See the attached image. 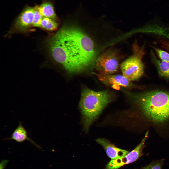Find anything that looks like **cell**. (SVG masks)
Here are the masks:
<instances>
[{"label": "cell", "mask_w": 169, "mask_h": 169, "mask_svg": "<svg viewBox=\"0 0 169 169\" xmlns=\"http://www.w3.org/2000/svg\"><path fill=\"white\" fill-rule=\"evenodd\" d=\"M150 55L160 76L169 79V63L158 60L152 50H151Z\"/></svg>", "instance_id": "cell-11"}, {"label": "cell", "mask_w": 169, "mask_h": 169, "mask_svg": "<svg viewBox=\"0 0 169 169\" xmlns=\"http://www.w3.org/2000/svg\"><path fill=\"white\" fill-rule=\"evenodd\" d=\"M34 8L27 6L23 10L16 20L13 29L17 32L26 31L32 26Z\"/></svg>", "instance_id": "cell-8"}, {"label": "cell", "mask_w": 169, "mask_h": 169, "mask_svg": "<svg viewBox=\"0 0 169 169\" xmlns=\"http://www.w3.org/2000/svg\"><path fill=\"white\" fill-rule=\"evenodd\" d=\"M164 159L154 161L146 166L140 169H162Z\"/></svg>", "instance_id": "cell-15"}, {"label": "cell", "mask_w": 169, "mask_h": 169, "mask_svg": "<svg viewBox=\"0 0 169 169\" xmlns=\"http://www.w3.org/2000/svg\"><path fill=\"white\" fill-rule=\"evenodd\" d=\"M4 139L13 140L19 143L27 140L38 148L39 149L42 148L41 146L28 137L26 130L22 125L21 122L20 121L18 126L14 131L11 137Z\"/></svg>", "instance_id": "cell-10"}, {"label": "cell", "mask_w": 169, "mask_h": 169, "mask_svg": "<svg viewBox=\"0 0 169 169\" xmlns=\"http://www.w3.org/2000/svg\"><path fill=\"white\" fill-rule=\"evenodd\" d=\"M116 50L110 49L97 58L95 67L98 73L105 75L113 74L118 70L119 55Z\"/></svg>", "instance_id": "cell-5"}, {"label": "cell", "mask_w": 169, "mask_h": 169, "mask_svg": "<svg viewBox=\"0 0 169 169\" xmlns=\"http://www.w3.org/2000/svg\"><path fill=\"white\" fill-rule=\"evenodd\" d=\"M115 98V94L107 89L95 91L86 88L82 91L79 107L81 114L83 130L84 131H88L92 123Z\"/></svg>", "instance_id": "cell-3"}, {"label": "cell", "mask_w": 169, "mask_h": 169, "mask_svg": "<svg viewBox=\"0 0 169 169\" xmlns=\"http://www.w3.org/2000/svg\"><path fill=\"white\" fill-rule=\"evenodd\" d=\"M132 51V55L120 65L122 75L131 82L138 80L143 75L144 66L142 58L145 54L144 46H139L136 42L133 45Z\"/></svg>", "instance_id": "cell-4"}, {"label": "cell", "mask_w": 169, "mask_h": 169, "mask_svg": "<svg viewBox=\"0 0 169 169\" xmlns=\"http://www.w3.org/2000/svg\"><path fill=\"white\" fill-rule=\"evenodd\" d=\"M47 45L54 60L69 73H81L95 66L97 57L94 43L78 28H62L48 40Z\"/></svg>", "instance_id": "cell-1"}, {"label": "cell", "mask_w": 169, "mask_h": 169, "mask_svg": "<svg viewBox=\"0 0 169 169\" xmlns=\"http://www.w3.org/2000/svg\"><path fill=\"white\" fill-rule=\"evenodd\" d=\"M134 104L153 121L162 123L169 119V92L155 90L138 93L126 92Z\"/></svg>", "instance_id": "cell-2"}, {"label": "cell", "mask_w": 169, "mask_h": 169, "mask_svg": "<svg viewBox=\"0 0 169 169\" xmlns=\"http://www.w3.org/2000/svg\"><path fill=\"white\" fill-rule=\"evenodd\" d=\"M96 140L102 146L107 156L111 160H115L124 157L130 152L117 147L105 138H98Z\"/></svg>", "instance_id": "cell-9"}, {"label": "cell", "mask_w": 169, "mask_h": 169, "mask_svg": "<svg viewBox=\"0 0 169 169\" xmlns=\"http://www.w3.org/2000/svg\"><path fill=\"white\" fill-rule=\"evenodd\" d=\"M38 9L43 17L53 19H56L53 4L51 2H43L39 6H37Z\"/></svg>", "instance_id": "cell-12"}, {"label": "cell", "mask_w": 169, "mask_h": 169, "mask_svg": "<svg viewBox=\"0 0 169 169\" xmlns=\"http://www.w3.org/2000/svg\"><path fill=\"white\" fill-rule=\"evenodd\" d=\"M149 134L147 131L140 143L133 150L121 158L111 160L106 165L105 169H118L121 166L136 161L144 155L143 150Z\"/></svg>", "instance_id": "cell-6"}, {"label": "cell", "mask_w": 169, "mask_h": 169, "mask_svg": "<svg viewBox=\"0 0 169 169\" xmlns=\"http://www.w3.org/2000/svg\"><path fill=\"white\" fill-rule=\"evenodd\" d=\"M40 27L49 31H55L58 28V24L53 19L43 17L40 23Z\"/></svg>", "instance_id": "cell-13"}, {"label": "cell", "mask_w": 169, "mask_h": 169, "mask_svg": "<svg viewBox=\"0 0 169 169\" xmlns=\"http://www.w3.org/2000/svg\"><path fill=\"white\" fill-rule=\"evenodd\" d=\"M98 79L105 85L116 89L120 87L129 89L141 88L142 86L132 83L123 75H103L95 73Z\"/></svg>", "instance_id": "cell-7"}, {"label": "cell", "mask_w": 169, "mask_h": 169, "mask_svg": "<svg viewBox=\"0 0 169 169\" xmlns=\"http://www.w3.org/2000/svg\"><path fill=\"white\" fill-rule=\"evenodd\" d=\"M8 160H3L0 164V169H3L8 162Z\"/></svg>", "instance_id": "cell-17"}, {"label": "cell", "mask_w": 169, "mask_h": 169, "mask_svg": "<svg viewBox=\"0 0 169 169\" xmlns=\"http://www.w3.org/2000/svg\"><path fill=\"white\" fill-rule=\"evenodd\" d=\"M161 60L169 63V53L158 48L151 46Z\"/></svg>", "instance_id": "cell-16"}, {"label": "cell", "mask_w": 169, "mask_h": 169, "mask_svg": "<svg viewBox=\"0 0 169 169\" xmlns=\"http://www.w3.org/2000/svg\"><path fill=\"white\" fill-rule=\"evenodd\" d=\"M163 44L164 46L169 50V41L164 42Z\"/></svg>", "instance_id": "cell-18"}, {"label": "cell", "mask_w": 169, "mask_h": 169, "mask_svg": "<svg viewBox=\"0 0 169 169\" xmlns=\"http://www.w3.org/2000/svg\"><path fill=\"white\" fill-rule=\"evenodd\" d=\"M34 16L32 23V26L35 27H40V23L43 17L38 11L37 6L34 7Z\"/></svg>", "instance_id": "cell-14"}]
</instances>
